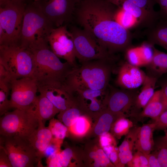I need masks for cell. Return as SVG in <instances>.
Returning a JSON list of instances; mask_svg holds the SVG:
<instances>
[{
  "instance_id": "6da1fadb",
  "label": "cell",
  "mask_w": 167,
  "mask_h": 167,
  "mask_svg": "<svg viewBox=\"0 0 167 167\" xmlns=\"http://www.w3.org/2000/svg\"><path fill=\"white\" fill-rule=\"evenodd\" d=\"M116 7L106 0H82L75 12L83 29L113 55L131 47L134 36L114 19Z\"/></svg>"
},
{
  "instance_id": "7a4b0ae2",
  "label": "cell",
  "mask_w": 167,
  "mask_h": 167,
  "mask_svg": "<svg viewBox=\"0 0 167 167\" xmlns=\"http://www.w3.org/2000/svg\"><path fill=\"white\" fill-rule=\"evenodd\" d=\"M117 59H104L82 63L70 71L64 84L73 94L77 90L107 89Z\"/></svg>"
},
{
  "instance_id": "3957f363",
  "label": "cell",
  "mask_w": 167,
  "mask_h": 167,
  "mask_svg": "<svg viewBox=\"0 0 167 167\" xmlns=\"http://www.w3.org/2000/svg\"><path fill=\"white\" fill-rule=\"evenodd\" d=\"M27 49L33 59L32 78L36 80L38 85L64 82L67 75L74 68L66 62H61L52 51L47 40H38Z\"/></svg>"
},
{
  "instance_id": "277c9868",
  "label": "cell",
  "mask_w": 167,
  "mask_h": 167,
  "mask_svg": "<svg viewBox=\"0 0 167 167\" xmlns=\"http://www.w3.org/2000/svg\"><path fill=\"white\" fill-rule=\"evenodd\" d=\"M54 28L36 2H28L24 12L18 45L27 48L38 40L48 41L50 34Z\"/></svg>"
},
{
  "instance_id": "5b68a950",
  "label": "cell",
  "mask_w": 167,
  "mask_h": 167,
  "mask_svg": "<svg viewBox=\"0 0 167 167\" xmlns=\"http://www.w3.org/2000/svg\"><path fill=\"white\" fill-rule=\"evenodd\" d=\"M33 107L15 109L3 114L0 119V136H19L28 139L39 125V119Z\"/></svg>"
},
{
  "instance_id": "8992f818",
  "label": "cell",
  "mask_w": 167,
  "mask_h": 167,
  "mask_svg": "<svg viewBox=\"0 0 167 167\" xmlns=\"http://www.w3.org/2000/svg\"><path fill=\"white\" fill-rule=\"evenodd\" d=\"M0 64L8 72L11 80L24 77L32 78L34 63L27 48L17 44L0 45Z\"/></svg>"
},
{
  "instance_id": "52a82bcc",
  "label": "cell",
  "mask_w": 167,
  "mask_h": 167,
  "mask_svg": "<svg viewBox=\"0 0 167 167\" xmlns=\"http://www.w3.org/2000/svg\"><path fill=\"white\" fill-rule=\"evenodd\" d=\"M27 0H11L0 4V26L5 35L4 44L18 45Z\"/></svg>"
},
{
  "instance_id": "ba28073f",
  "label": "cell",
  "mask_w": 167,
  "mask_h": 167,
  "mask_svg": "<svg viewBox=\"0 0 167 167\" xmlns=\"http://www.w3.org/2000/svg\"><path fill=\"white\" fill-rule=\"evenodd\" d=\"M70 31L73 38L76 58L81 63L85 62L104 59H116L110 54L85 29L75 27Z\"/></svg>"
},
{
  "instance_id": "9c48e42d",
  "label": "cell",
  "mask_w": 167,
  "mask_h": 167,
  "mask_svg": "<svg viewBox=\"0 0 167 167\" xmlns=\"http://www.w3.org/2000/svg\"><path fill=\"white\" fill-rule=\"evenodd\" d=\"M0 146L5 150L12 167H33L38 164L36 151L28 139L0 136Z\"/></svg>"
},
{
  "instance_id": "30bf717a",
  "label": "cell",
  "mask_w": 167,
  "mask_h": 167,
  "mask_svg": "<svg viewBox=\"0 0 167 167\" xmlns=\"http://www.w3.org/2000/svg\"><path fill=\"white\" fill-rule=\"evenodd\" d=\"M127 12L136 19L138 26L146 29L154 27L159 20V12L154 9V0H106Z\"/></svg>"
},
{
  "instance_id": "8fae6325",
  "label": "cell",
  "mask_w": 167,
  "mask_h": 167,
  "mask_svg": "<svg viewBox=\"0 0 167 167\" xmlns=\"http://www.w3.org/2000/svg\"><path fill=\"white\" fill-rule=\"evenodd\" d=\"M35 1L55 28L67 26L75 13L79 3L77 0Z\"/></svg>"
},
{
  "instance_id": "7c38bea8",
  "label": "cell",
  "mask_w": 167,
  "mask_h": 167,
  "mask_svg": "<svg viewBox=\"0 0 167 167\" xmlns=\"http://www.w3.org/2000/svg\"><path fill=\"white\" fill-rule=\"evenodd\" d=\"M10 108L27 109L34 106L36 99L38 85L31 77H24L10 81Z\"/></svg>"
},
{
  "instance_id": "4fadbf2b",
  "label": "cell",
  "mask_w": 167,
  "mask_h": 167,
  "mask_svg": "<svg viewBox=\"0 0 167 167\" xmlns=\"http://www.w3.org/2000/svg\"><path fill=\"white\" fill-rule=\"evenodd\" d=\"M48 41L50 49L59 58L64 59L74 67L78 66L76 61L73 38L67 26L53 28Z\"/></svg>"
},
{
  "instance_id": "5bb4252c",
  "label": "cell",
  "mask_w": 167,
  "mask_h": 167,
  "mask_svg": "<svg viewBox=\"0 0 167 167\" xmlns=\"http://www.w3.org/2000/svg\"><path fill=\"white\" fill-rule=\"evenodd\" d=\"M138 93L134 89H118L109 85L107 109L127 117H135V102Z\"/></svg>"
},
{
  "instance_id": "9a60e30c",
  "label": "cell",
  "mask_w": 167,
  "mask_h": 167,
  "mask_svg": "<svg viewBox=\"0 0 167 167\" xmlns=\"http://www.w3.org/2000/svg\"><path fill=\"white\" fill-rule=\"evenodd\" d=\"M38 87L40 93L46 96L60 111L74 105V94L67 88L64 82L38 85Z\"/></svg>"
},
{
  "instance_id": "2e32d148",
  "label": "cell",
  "mask_w": 167,
  "mask_h": 167,
  "mask_svg": "<svg viewBox=\"0 0 167 167\" xmlns=\"http://www.w3.org/2000/svg\"><path fill=\"white\" fill-rule=\"evenodd\" d=\"M146 76L139 67L126 61L118 68L116 83L122 89H134L143 84Z\"/></svg>"
},
{
  "instance_id": "e0dca14e",
  "label": "cell",
  "mask_w": 167,
  "mask_h": 167,
  "mask_svg": "<svg viewBox=\"0 0 167 167\" xmlns=\"http://www.w3.org/2000/svg\"><path fill=\"white\" fill-rule=\"evenodd\" d=\"M74 93H76L84 107L91 111L96 112L107 105L109 87L106 90H77Z\"/></svg>"
},
{
  "instance_id": "ac0fdd59",
  "label": "cell",
  "mask_w": 167,
  "mask_h": 167,
  "mask_svg": "<svg viewBox=\"0 0 167 167\" xmlns=\"http://www.w3.org/2000/svg\"><path fill=\"white\" fill-rule=\"evenodd\" d=\"M39 125L36 130L28 139L36 153L38 167H42L41 160L45 157V151L51 142L52 135L48 127H45L43 122L39 119Z\"/></svg>"
},
{
  "instance_id": "d6986e66",
  "label": "cell",
  "mask_w": 167,
  "mask_h": 167,
  "mask_svg": "<svg viewBox=\"0 0 167 167\" xmlns=\"http://www.w3.org/2000/svg\"><path fill=\"white\" fill-rule=\"evenodd\" d=\"M153 46L146 41L140 46L131 47L125 52L127 62L138 67L146 66L152 58Z\"/></svg>"
},
{
  "instance_id": "ffe728a7",
  "label": "cell",
  "mask_w": 167,
  "mask_h": 167,
  "mask_svg": "<svg viewBox=\"0 0 167 167\" xmlns=\"http://www.w3.org/2000/svg\"><path fill=\"white\" fill-rule=\"evenodd\" d=\"M154 130V123L139 127L134 149L147 154L151 153L154 145L153 135Z\"/></svg>"
},
{
  "instance_id": "44dd1931",
  "label": "cell",
  "mask_w": 167,
  "mask_h": 167,
  "mask_svg": "<svg viewBox=\"0 0 167 167\" xmlns=\"http://www.w3.org/2000/svg\"><path fill=\"white\" fill-rule=\"evenodd\" d=\"M146 41L152 45H159L167 51V21L159 19L156 24L145 32Z\"/></svg>"
},
{
  "instance_id": "7402d4cb",
  "label": "cell",
  "mask_w": 167,
  "mask_h": 167,
  "mask_svg": "<svg viewBox=\"0 0 167 167\" xmlns=\"http://www.w3.org/2000/svg\"><path fill=\"white\" fill-rule=\"evenodd\" d=\"M153 54L150 63L145 67L148 75L158 79L167 73V54L153 46Z\"/></svg>"
},
{
  "instance_id": "603a6c76",
  "label": "cell",
  "mask_w": 167,
  "mask_h": 167,
  "mask_svg": "<svg viewBox=\"0 0 167 167\" xmlns=\"http://www.w3.org/2000/svg\"><path fill=\"white\" fill-rule=\"evenodd\" d=\"M139 127H133L119 146L118 156L120 164L123 166L131 161L133 157L132 151L137 138Z\"/></svg>"
},
{
  "instance_id": "cb8c5ba5",
  "label": "cell",
  "mask_w": 167,
  "mask_h": 167,
  "mask_svg": "<svg viewBox=\"0 0 167 167\" xmlns=\"http://www.w3.org/2000/svg\"><path fill=\"white\" fill-rule=\"evenodd\" d=\"M165 111L161 89L155 92L147 104L135 117L137 119L149 117L155 120Z\"/></svg>"
},
{
  "instance_id": "d4e9b609",
  "label": "cell",
  "mask_w": 167,
  "mask_h": 167,
  "mask_svg": "<svg viewBox=\"0 0 167 167\" xmlns=\"http://www.w3.org/2000/svg\"><path fill=\"white\" fill-rule=\"evenodd\" d=\"M33 109L38 119L44 123L60 112L46 96L41 94L37 96Z\"/></svg>"
},
{
  "instance_id": "484cf974",
  "label": "cell",
  "mask_w": 167,
  "mask_h": 167,
  "mask_svg": "<svg viewBox=\"0 0 167 167\" xmlns=\"http://www.w3.org/2000/svg\"><path fill=\"white\" fill-rule=\"evenodd\" d=\"M158 79L146 75L141 92L138 93L135 102L136 116L141 112L154 95Z\"/></svg>"
},
{
  "instance_id": "4316f807",
  "label": "cell",
  "mask_w": 167,
  "mask_h": 167,
  "mask_svg": "<svg viewBox=\"0 0 167 167\" xmlns=\"http://www.w3.org/2000/svg\"><path fill=\"white\" fill-rule=\"evenodd\" d=\"M117 116L126 117L123 114L113 113L107 109L100 118L95 127V133L101 136L108 132L113 123L115 116Z\"/></svg>"
},
{
  "instance_id": "83f0119b",
  "label": "cell",
  "mask_w": 167,
  "mask_h": 167,
  "mask_svg": "<svg viewBox=\"0 0 167 167\" xmlns=\"http://www.w3.org/2000/svg\"><path fill=\"white\" fill-rule=\"evenodd\" d=\"M73 151L69 148L60 151L46 158L47 167H67L73 156Z\"/></svg>"
},
{
  "instance_id": "f1b7e54d",
  "label": "cell",
  "mask_w": 167,
  "mask_h": 167,
  "mask_svg": "<svg viewBox=\"0 0 167 167\" xmlns=\"http://www.w3.org/2000/svg\"><path fill=\"white\" fill-rule=\"evenodd\" d=\"M152 153L157 157L161 167H167V136H161L154 141Z\"/></svg>"
},
{
  "instance_id": "f546056e",
  "label": "cell",
  "mask_w": 167,
  "mask_h": 167,
  "mask_svg": "<svg viewBox=\"0 0 167 167\" xmlns=\"http://www.w3.org/2000/svg\"><path fill=\"white\" fill-rule=\"evenodd\" d=\"M48 127L52 135L51 141L61 144L66 136L67 127L58 120L53 118L49 120Z\"/></svg>"
},
{
  "instance_id": "4dcf8cb0",
  "label": "cell",
  "mask_w": 167,
  "mask_h": 167,
  "mask_svg": "<svg viewBox=\"0 0 167 167\" xmlns=\"http://www.w3.org/2000/svg\"><path fill=\"white\" fill-rule=\"evenodd\" d=\"M11 92L10 80L0 79V115L2 116L10 108L9 96Z\"/></svg>"
},
{
  "instance_id": "1f68e13d",
  "label": "cell",
  "mask_w": 167,
  "mask_h": 167,
  "mask_svg": "<svg viewBox=\"0 0 167 167\" xmlns=\"http://www.w3.org/2000/svg\"><path fill=\"white\" fill-rule=\"evenodd\" d=\"M133 126V123L131 121L126 117H121L113 123L112 131L114 135L120 138L127 134Z\"/></svg>"
},
{
  "instance_id": "d6a6232c",
  "label": "cell",
  "mask_w": 167,
  "mask_h": 167,
  "mask_svg": "<svg viewBox=\"0 0 167 167\" xmlns=\"http://www.w3.org/2000/svg\"><path fill=\"white\" fill-rule=\"evenodd\" d=\"M60 112L59 118L65 125L69 127L75 123L80 117V113L79 109L75 105L64 111Z\"/></svg>"
},
{
  "instance_id": "836d02e7",
  "label": "cell",
  "mask_w": 167,
  "mask_h": 167,
  "mask_svg": "<svg viewBox=\"0 0 167 167\" xmlns=\"http://www.w3.org/2000/svg\"><path fill=\"white\" fill-rule=\"evenodd\" d=\"M89 156L91 158L94 160L95 167L114 166L103 149H99L96 152H91Z\"/></svg>"
},
{
  "instance_id": "e575fe53",
  "label": "cell",
  "mask_w": 167,
  "mask_h": 167,
  "mask_svg": "<svg viewBox=\"0 0 167 167\" xmlns=\"http://www.w3.org/2000/svg\"><path fill=\"white\" fill-rule=\"evenodd\" d=\"M127 165L131 167H149L147 154L136 151Z\"/></svg>"
},
{
  "instance_id": "d590c367",
  "label": "cell",
  "mask_w": 167,
  "mask_h": 167,
  "mask_svg": "<svg viewBox=\"0 0 167 167\" xmlns=\"http://www.w3.org/2000/svg\"><path fill=\"white\" fill-rule=\"evenodd\" d=\"M87 127V122L85 118L80 116L75 123L70 127L74 133L82 135L86 132Z\"/></svg>"
},
{
  "instance_id": "8d00e7d4",
  "label": "cell",
  "mask_w": 167,
  "mask_h": 167,
  "mask_svg": "<svg viewBox=\"0 0 167 167\" xmlns=\"http://www.w3.org/2000/svg\"><path fill=\"white\" fill-rule=\"evenodd\" d=\"M155 130H165L167 129V110L164 111L153 122Z\"/></svg>"
},
{
  "instance_id": "74e56055",
  "label": "cell",
  "mask_w": 167,
  "mask_h": 167,
  "mask_svg": "<svg viewBox=\"0 0 167 167\" xmlns=\"http://www.w3.org/2000/svg\"><path fill=\"white\" fill-rule=\"evenodd\" d=\"M100 143L102 148L115 145V141L113 136L108 132L100 136Z\"/></svg>"
},
{
  "instance_id": "f35d334b",
  "label": "cell",
  "mask_w": 167,
  "mask_h": 167,
  "mask_svg": "<svg viewBox=\"0 0 167 167\" xmlns=\"http://www.w3.org/2000/svg\"><path fill=\"white\" fill-rule=\"evenodd\" d=\"M160 7L159 19L167 21V0H154Z\"/></svg>"
},
{
  "instance_id": "ab89813d",
  "label": "cell",
  "mask_w": 167,
  "mask_h": 167,
  "mask_svg": "<svg viewBox=\"0 0 167 167\" xmlns=\"http://www.w3.org/2000/svg\"><path fill=\"white\" fill-rule=\"evenodd\" d=\"M0 167H12L7 153L1 146H0Z\"/></svg>"
},
{
  "instance_id": "60d3db41",
  "label": "cell",
  "mask_w": 167,
  "mask_h": 167,
  "mask_svg": "<svg viewBox=\"0 0 167 167\" xmlns=\"http://www.w3.org/2000/svg\"><path fill=\"white\" fill-rule=\"evenodd\" d=\"M118 153V149L115 147L107 156L111 162L115 166H121L119 161Z\"/></svg>"
},
{
  "instance_id": "b9f144b4",
  "label": "cell",
  "mask_w": 167,
  "mask_h": 167,
  "mask_svg": "<svg viewBox=\"0 0 167 167\" xmlns=\"http://www.w3.org/2000/svg\"><path fill=\"white\" fill-rule=\"evenodd\" d=\"M149 167H161L158 160L155 155L150 153L147 154Z\"/></svg>"
},
{
  "instance_id": "7bdbcfd3",
  "label": "cell",
  "mask_w": 167,
  "mask_h": 167,
  "mask_svg": "<svg viewBox=\"0 0 167 167\" xmlns=\"http://www.w3.org/2000/svg\"><path fill=\"white\" fill-rule=\"evenodd\" d=\"M161 90L162 101L165 111L167 110V82L162 85Z\"/></svg>"
},
{
  "instance_id": "ee69618b",
  "label": "cell",
  "mask_w": 167,
  "mask_h": 167,
  "mask_svg": "<svg viewBox=\"0 0 167 167\" xmlns=\"http://www.w3.org/2000/svg\"><path fill=\"white\" fill-rule=\"evenodd\" d=\"M10 0H0V4Z\"/></svg>"
},
{
  "instance_id": "f6af8a7d",
  "label": "cell",
  "mask_w": 167,
  "mask_h": 167,
  "mask_svg": "<svg viewBox=\"0 0 167 167\" xmlns=\"http://www.w3.org/2000/svg\"><path fill=\"white\" fill-rule=\"evenodd\" d=\"M78 2L79 3L80 2H81L82 0H77Z\"/></svg>"
},
{
  "instance_id": "bcb514c9",
  "label": "cell",
  "mask_w": 167,
  "mask_h": 167,
  "mask_svg": "<svg viewBox=\"0 0 167 167\" xmlns=\"http://www.w3.org/2000/svg\"><path fill=\"white\" fill-rule=\"evenodd\" d=\"M165 135L167 136V131L165 132Z\"/></svg>"
},
{
  "instance_id": "7dc6e473",
  "label": "cell",
  "mask_w": 167,
  "mask_h": 167,
  "mask_svg": "<svg viewBox=\"0 0 167 167\" xmlns=\"http://www.w3.org/2000/svg\"><path fill=\"white\" fill-rule=\"evenodd\" d=\"M37 0H34V1H37Z\"/></svg>"
}]
</instances>
